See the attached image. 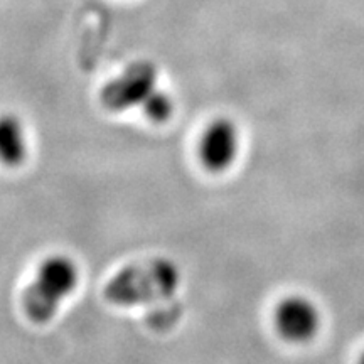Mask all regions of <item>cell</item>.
<instances>
[{
    "mask_svg": "<svg viewBox=\"0 0 364 364\" xmlns=\"http://www.w3.org/2000/svg\"><path fill=\"white\" fill-rule=\"evenodd\" d=\"M80 284V267L70 255L54 253L36 268L22 295V309L36 324H46L75 294Z\"/></svg>",
    "mask_w": 364,
    "mask_h": 364,
    "instance_id": "cell-1",
    "label": "cell"
},
{
    "mask_svg": "<svg viewBox=\"0 0 364 364\" xmlns=\"http://www.w3.org/2000/svg\"><path fill=\"white\" fill-rule=\"evenodd\" d=\"M157 81L159 71L152 63L135 61L103 86L100 102L108 112L117 113L140 108L159 88Z\"/></svg>",
    "mask_w": 364,
    "mask_h": 364,
    "instance_id": "cell-2",
    "label": "cell"
},
{
    "mask_svg": "<svg viewBox=\"0 0 364 364\" xmlns=\"http://www.w3.org/2000/svg\"><path fill=\"white\" fill-rule=\"evenodd\" d=\"M241 135L235 120L218 117L204 127L198 142V157L209 172H225L233 166L240 154Z\"/></svg>",
    "mask_w": 364,
    "mask_h": 364,
    "instance_id": "cell-3",
    "label": "cell"
},
{
    "mask_svg": "<svg viewBox=\"0 0 364 364\" xmlns=\"http://www.w3.org/2000/svg\"><path fill=\"white\" fill-rule=\"evenodd\" d=\"M275 326L284 339L307 343L321 327V314L311 299L290 295L275 307Z\"/></svg>",
    "mask_w": 364,
    "mask_h": 364,
    "instance_id": "cell-4",
    "label": "cell"
},
{
    "mask_svg": "<svg viewBox=\"0 0 364 364\" xmlns=\"http://www.w3.org/2000/svg\"><path fill=\"white\" fill-rule=\"evenodd\" d=\"M29 157V136L24 122L16 113H0V164L21 167Z\"/></svg>",
    "mask_w": 364,
    "mask_h": 364,
    "instance_id": "cell-5",
    "label": "cell"
},
{
    "mask_svg": "<svg viewBox=\"0 0 364 364\" xmlns=\"http://www.w3.org/2000/svg\"><path fill=\"white\" fill-rule=\"evenodd\" d=\"M140 110L154 124H166L174 115L176 105L174 98L166 90L157 88L150 97L145 100Z\"/></svg>",
    "mask_w": 364,
    "mask_h": 364,
    "instance_id": "cell-6",
    "label": "cell"
},
{
    "mask_svg": "<svg viewBox=\"0 0 364 364\" xmlns=\"http://www.w3.org/2000/svg\"><path fill=\"white\" fill-rule=\"evenodd\" d=\"M359 364H364V353H363V356H361V359H359Z\"/></svg>",
    "mask_w": 364,
    "mask_h": 364,
    "instance_id": "cell-7",
    "label": "cell"
}]
</instances>
